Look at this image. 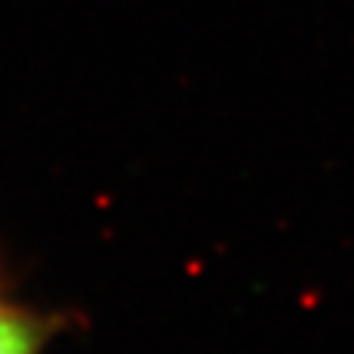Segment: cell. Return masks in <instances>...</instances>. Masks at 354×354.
<instances>
[{
    "mask_svg": "<svg viewBox=\"0 0 354 354\" xmlns=\"http://www.w3.org/2000/svg\"><path fill=\"white\" fill-rule=\"evenodd\" d=\"M53 324L0 293V354H42Z\"/></svg>",
    "mask_w": 354,
    "mask_h": 354,
    "instance_id": "6da1fadb",
    "label": "cell"
}]
</instances>
